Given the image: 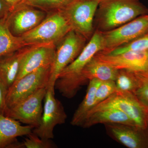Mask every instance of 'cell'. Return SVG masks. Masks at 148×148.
Wrapping results in <instances>:
<instances>
[{
	"label": "cell",
	"mask_w": 148,
	"mask_h": 148,
	"mask_svg": "<svg viewBox=\"0 0 148 148\" xmlns=\"http://www.w3.org/2000/svg\"><path fill=\"white\" fill-rule=\"evenodd\" d=\"M103 50L108 53L148 34V14L106 32H102Z\"/></svg>",
	"instance_id": "52a82bcc"
},
{
	"label": "cell",
	"mask_w": 148,
	"mask_h": 148,
	"mask_svg": "<svg viewBox=\"0 0 148 148\" xmlns=\"http://www.w3.org/2000/svg\"><path fill=\"white\" fill-rule=\"evenodd\" d=\"M71 30L62 11L57 10L47 13L38 26L21 37L26 46L56 45Z\"/></svg>",
	"instance_id": "3957f363"
},
{
	"label": "cell",
	"mask_w": 148,
	"mask_h": 148,
	"mask_svg": "<svg viewBox=\"0 0 148 148\" xmlns=\"http://www.w3.org/2000/svg\"><path fill=\"white\" fill-rule=\"evenodd\" d=\"M72 1L73 0H24L21 4L31 6L49 13L61 10Z\"/></svg>",
	"instance_id": "7402d4cb"
},
{
	"label": "cell",
	"mask_w": 148,
	"mask_h": 148,
	"mask_svg": "<svg viewBox=\"0 0 148 148\" xmlns=\"http://www.w3.org/2000/svg\"><path fill=\"white\" fill-rule=\"evenodd\" d=\"M89 82L85 96L74 113L71 121V124L73 126L81 127L87 115L95 106V92L102 81L94 79Z\"/></svg>",
	"instance_id": "ac0fdd59"
},
{
	"label": "cell",
	"mask_w": 148,
	"mask_h": 148,
	"mask_svg": "<svg viewBox=\"0 0 148 148\" xmlns=\"http://www.w3.org/2000/svg\"><path fill=\"white\" fill-rule=\"evenodd\" d=\"M148 128V127H147V129Z\"/></svg>",
	"instance_id": "f546056e"
},
{
	"label": "cell",
	"mask_w": 148,
	"mask_h": 148,
	"mask_svg": "<svg viewBox=\"0 0 148 148\" xmlns=\"http://www.w3.org/2000/svg\"><path fill=\"white\" fill-rule=\"evenodd\" d=\"M105 125L110 137L127 148L148 147V137L145 132L147 130L119 123L106 124Z\"/></svg>",
	"instance_id": "5bb4252c"
},
{
	"label": "cell",
	"mask_w": 148,
	"mask_h": 148,
	"mask_svg": "<svg viewBox=\"0 0 148 148\" xmlns=\"http://www.w3.org/2000/svg\"><path fill=\"white\" fill-rule=\"evenodd\" d=\"M56 52V45H54L31 46L21 60L16 80L37 69L51 66Z\"/></svg>",
	"instance_id": "4fadbf2b"
},
{
	"label": "cell",
	"mask_w": 148,
	"mask_h": 148,
	"mask_svg": "<svg viewBox=\"0 0 148 148\" xmlns=\"http://www.w3.org/2000/svg\"><path fill=\"white\" fill-rule=\"evenodd\" d=\"M10 10V8L5 0H0V19L5 18Z\"/></svg>",
	"instance_id": "83f0119b"
},
{
	"label": "cell",
	"mask_w": 148,
	"mask_h": 148,
	"mask_svg": "<svg viewBox=\"0 0 148 148\" xmlns=\"http://www.w3.org/2000/svg\"><path fill=\"white\" fill-rule=\"evenodd\" d=\"M114 81H104L97 88L95 92V106L105 101L116 91Z\"/></svg>",
	"instance_id": "484cf974"
},
{
	"label": "cell",
	"mask_w": 148,
	"mask_h": 148,
	"mask_svg": "<svg viewBox=\"0 0 148 148\" xmlns=\"http://www.w3.org/2000/svg\"><path fill=\"white\" fill-rule=\"evenodd\" d=\"M86 39L82 35L71 30L56 45L54 61L51 66L47 89L55 92V84L59 75L74 61L86 45Z\"/></svg>",
	"instance_id": "277c9868"
},
{
	"label": "cell",
	"mask_w": 148,
	"mask_h": 148,
	"mask_svg": "<svg viewBox=\"0 0 148 148\" xmlns=\"http://www.w3.org/2000/svg\"><path fill=\"white\" fill-rule=\"evenodd\" d=\"M101 0H73L61 10L72 30L87 40L94 31V20L98 5Z\"/></svg>",
	"instance_id": "5b68a950"
},
{
	"label": "cell",
	"mask_w": 148,
	"mask_h": 148,
	"mask_svg": "<svg viewBox=\"0 0 148 148\" xmlns=\"http://www.w3.org/2000/svg\"><path fill=\"white\" fill-rule=\"evenodd\" d=\"M115 82L116 91L133 94L138 85V80L133 72L125 70H119Z\"/></svg>",
	"instance_id": "44dd1931"
},
{
	"label": "cell",
	"mask_w": 148,
	"mask_h": 148,
	"mask_svg": "<svg viewBox=\"0 0 148 148\" xmlns=\"http://www.w3.org/2000/svg\"><path fill=\"white\" fill-rule=\"evenodd\" d=\"M42 116L38 126L33 133L41 139L51 140L54 138L53 130L56 125L64 124L67 118L62 103L55 97V92L47 88Z\"/></svg>",
	"instance_id": "30bf717a"
},
{
	"label": "cell",
	"mask_w": 148,
	"mask_h": 148,
	"mask_svg": "<svg viewBox=\"0 0 148 148\" xmlns=\"http://www.w3.org/2000/svg\"><path fill=\"white\" fill-rule=\"evenodd\" d=\"M34 128L31 125L23 126L18 121L0 114V148H10L18 141V137L27 136Z\"/></svg>",
	"instance_id": "2e32d148"
},
{
	"label": "cell",
	"mask_w": 148,
	"mask_h": 148,
	"mask_svg": "<svg viewBox=\"0 0 148 148\" xmlns=\"http://www.w3.org/2000/svg\"><path fill=\"white\" fill-rule=\"evenodd\" d=\"M26 46L21 37L15 36L9 30L5 18L0 19V56Z\"/></svg>",
	"instance_id": "ffe728a7"
},
{
	"label": "cell",
	"mask_w": 148,
	"mask_h": 148,
	"mask_svg": "<svg viewBox=\"0 0 148 148\" xmlns=\"http://www.w3.org/2000/svg\"><path fill=\"white\" fill-rule=\"evenodd\" d=\"M147 50L148 34L111 51L110 52L104 53L110 55H116L128 51H142Z\"/></svg>",
	"instance_id": "603a6c76"
},
{
	"label": "cell",
	"mask_w": 148,
	"mask_h": 148,
	"mask_svg": "<svg viewBox=\"0 0 148 148\" xmlns=\"http://www.w3.org/2000/svg\"><path fill=\"white\" fill-rule=\"evenodd\" d=\"M46 88H40L15 106L6 110L5 115L34 128L40 124L42 116Z\"/></svg>",
	"instance_id": "9c48e42d"
},
{
	"label": "cell",
	"mask_w": 148,
	"mask_h": 148,
	"mask_svg": "<svg viewBox=\"0 0 148 148\" xmlns=\"http://www.w3.org/2000/svg\"><path fill=\"white\" fill-rule=\"evenodd\" d=\"M28 138L21 143V148H54L57 147L51 140L41 139L33 132L27 135Z\"/></svg>",
	"instance_id": "d4e9b609"
},
{
	"label": "cell",
	"mask_w": 148,
	"mask_h": 148,
	"mask_svg": "<svg viewBox=\"0 0 148 148\" xmlns=\"http://www.w3.org/2000/svg\"><path fill=\"white\" fill-rule=\"evenodd\" d=\"M148 14V8L139 0H101L94 23L96 30L108 32Z\"/></svg>",
	"instance_id": "7a4b0ae2"
},
{
	"label": "cell",
	"mask_w": 148,
	"mask_h": 148,
	"mask_svg": "<svg viewBox=\"0 0 148 148\" xmlns=\"http://www.w3.org/2000/svg\"><path fill=\"white\" fill-rule=\"evenodd\" d=\"M31 47L26 46L20 49L0 56V81L9 89L18 76L21 60Z\"/></svg>",
	"instance_id": "9a60e30c"
},
{
	"label": "cell",
	"mask_w": 148,
	"mask_h": 148,
	"mask_svg": "<svg viewBox=\"0 0 148 148\" xmlns=\"http://www.w3.org/2000/svg\"><path fill=\"white\" fill-rule=\"evenodd\" d=\"M5 1L10 8V11L17 6L22 3L24 0H5Z\"/></svg>",
	"instance_id": "f1b7e54d"
},
{
	"label": "cell",
	"mask_w": 148,
	"mask_h": 148,
	"mask_svg": "<svg viewBox=\"0 0 148 148\" xmlns=\"http://www.w3.org/2000/svg\"><path fill=\"white\" fill-rule=\"evenodd\" d=\"M94 57L118 70L148 72V50L128 51L116 55H108L100 51Z\"/></svg>",
	"instance_id": "7c38bea8"
},
{
	"label": "cell",
	"mask_w": 148,
	"mask_h": 148,
	"mask_svg": "<svg viewBox=\"0 0 148 148\" xmlns=\"http://www.w3.org/2000/svg\"><path fill=\"white\" fill-rule=\"evenodd\" d=\"M118 71L117 69L104 64L94 57L85 67L82 76L86 82L94 79L101 81H115Z\"/></svg>",
	"instance_id": "d6986e66"
},
{
	"label": "cell",
	"mask_w": 148,
	"mask_h": 148,
	"mask_svg": "<svg viewBox=\"0 0 148 148\" xmlns=\"http://www.w3.org/2000/svg\"><path fill=\"white\" fill-rule=\"evenodd\" d=\"M8 89L0 81V114L5 115L7 108L6 97Z\"/></svg>",
	"instance_id": "4316f807"
},
{
	"label": "cell",
	"mask_w": 148,
	"mask_h": 148,
	"mask_svg": "<svg viewBox=\"0 0 148 148\" xmlns=\"http://www.w3.org/2000/svg\"><path fill=\"white\" fill-rule=\"evenodd\" d=\"M51 66L37 69L15 81L8 89L6 101L7 108L15 106L39 89L47 88Z\"/></svg>",
	"instance_id": "ba28073f"
},
{
	"label": "cell",
	"mask_w": 148,
	"mask_h": 148,
	"mask_svg": "<svg viewBox=\"0 0 148 148\" xmlns=\"http://www.w3.org/2000/svg\"><path fill=\"white\" fill-rule=\"evenodd\" d=\"M47 14L39 9L21 4L10 12L5 18L6 23L11 34L20 37L36 28Z\"/></svg>",
	"instance_id": "8fae6325"
},
{
	"label": "cell",
	"mask_w": 148,
	"mask_h": 148,
	"mask_svg": "<svg viewBox=\"0 0 148 148\" xmlns=\"http://www.w3.org/2000/svg\"><path fill=\"white\" fill-rule=\"evenodd\" d=\"M106 108L116 109L121 111L132 120L135 126L142 129H147L148 110L138 101L133 93L116 91L95 106L90 112Z\"/></svg>",
	"instance_id": "8992f818"
},
{
	"label": "cell",
	"mask_w": 148,
	"mask_h": 148,
	"mask_svg": "<svg viewBox=\"0 0 148 148\" xmlns=\"http://www.w3.org/2000/svg\"><path fill=\"white\" fill-rule=\"evenodd\" d=\"M110 123H119L136 126L132 120L121 111L116 109L106 108L90 112L81 127L88 128L96 124Z\"/></svg>",
	"instance_id": "e0dca14e"
},
{
	"label": "cell",
	"mask_w": 148,
	"mask_h": 148,
	"mask_svg": "<svg viewBox=\"0 0 148 148\" xmlns=\"http://www.w3.org/2000/svg\"><path fill=\"white\" fill-rule=\"evenodd\" d=\"M132 72L137 78L138 83L134 94L148 110V72Z\"/></svg>",
	"instance_id": "cb8c5ba5"
},
{
	"label": "cell",
	"mask_w": 148,
	"mask_h": 148,
	"mask_svg": "<svg viewBox=\"0 0 148 148\" xmlns=\"http://www.w3.org/2000/svg\"><path fill=\"white\" fill-rule=\"evenodd\" d=\"M103 50L102 32L95 30L78 56L59 75L56 81L55 89L65 98H73L86 82L82 76L85 67L97 53Z\"/></svg>",
	"instance_id": "6da1fadb"
}]
</instances>
